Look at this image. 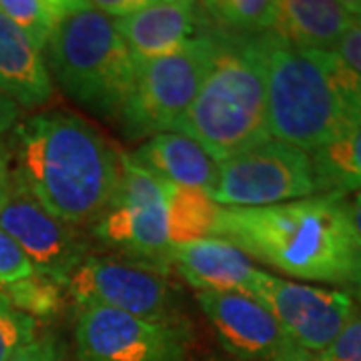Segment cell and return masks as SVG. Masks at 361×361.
<instances>
[{
	"label": "cell",
	"instance_id": "6da1fadb",
	"mask_svg": "<svg viewBox=\"0 0 361 361\" xmlns=\"http://www.w3.org/2000/svg\"><path fill=\"white\" fill-rule=\"evenodd\" d=\"M14 177L56 219L92 225L111 203L123 153L97 125L71 111L20 118L8 137Z\"/></svg>",
	"mask_w": 361,
	"mask_h": 361
},
{
	"label": "cell",
	"instance_id": "7a4b0ae2",
	"mask_svg": "<svg viewBox=\"0 0 361 361\" xmlns=\"http://www.w3.org/2000/svg\"><path fill=\"white\" fill-rule=\"evenodd\" d=\"M213 237L289 277L348 285L355 241L339 195L269 207H221Z\"/></svg>",
	"mask_w": 361,
	"mask_h": 361
},
{
	"label": "cell",
	"instance_id": "3957f363",
	"mask_svg": "<svg viewBox=\"0 0 361 361\" xmlns=\"http://www.w3.org/2000/svg\"><path fill=\"white\" fill-rule=\"evenodd\" d=\"M271 139L313 153L361 123V77L336 51L265 35Z\"/></svg>",
	"mask_w": 361,
	"mask_h": 361
},
{
	"label": "cell",
	"instance_id": "277c9868",
	"mask_svg": "<svg viewBox=\"0 0 361 361\" xmlns=\"http://www.w3.org/2000/svg\"><path fill=\"white\" fill-rule=\"evenodd\" d=\"M265 35L231 37L219 32L211 71L193 104L173 129L199 142L217 163L271 139Z\"/></svg>",
	"mask_w": 361,
	"mask_h": 361
},
{
	"label": "cell",
	"instance_id": "5b68a950",
	"mask_svg": "<svg viewBox=\"0 0 361 361\" xmlns=\"http://www.w3.org/2000/svg\"><path fill=\"white\" fill-rule=\"evenodd\" d=\"M42 54L51 78L75 103L90 115L118 123L133 90L137 63L111 16L89 0H80Z\"/></svg>",
	"mask_w": 361,
	"mask_h": 361
},
{
	"label": "cell",
	"instance_id": "8992f818",
	"mask_svg": "<svg viewBox=\"0 0 361 361\" xmlns=\"http://www.w3.org/2000/svg\"><path fill=\"white\" fill-rule=\"evenodd\" d=\"M217 49L219 32L203 28L179 51L137 63L129 101L116 123L125 139L147 141L153 135L175 129L193 104Z\"/></svg>",
	"mask_w": 361,
	"mask_h": 361
},
{
	"label": "cell",
	"instance_id": "52a82bcc",
	"mask_svg": "<svg viewBox=\"0 0 361 361\" xmlns=\"http://www.w3.org/2000/svg\"><path fill=\"white\" fill-rule=\"evenodd\" d=\"M90 235L123 257L169 271L173 243L167 183L123 153L116 191L103 215L90 225Z\"/></svg>",
	"mask_w": 361,
	"mask_h": 361
},
{
	"label": "cell",
	"instance_id": "ba28073f",
	"mask_svg": "<svg viewBox=\"0 0 361 361\" xmlns=\"http://www.w3.org/2000/svg\"><path fill=\"white\" fill-rule=\"evenodd\" d=\"M77 307L101 305L151 322L185 323L167 271L123 255H89L66 281Z\"/></svg>",
	"mask_w": 361,
	"mask_h": 361
},
{
	"label": "cell",
	"instance_id": "9c48e42d",
	"mask_svg": "<svg viewBox=\"0 0 361 361\" xmlns=\"http://www.w3.org/2000/svg\"><path fill=\"white\" fill-rule=\"evenodd\" d=\"M317 195L310 153L277 139L219 163L211 201L219 207H269Z\"/></svg>",
	"mask_w": 361,
	"mask_h": 361
},
{
	"label": "cell",
	"instance_id": "30bf717a",
	"mask_svg": "<svg viewBox=\"0 0 361 361\" xmlns=\"http://www.w3.org/2000/svg\"><path fill=\"white\" fill-rule=\"evenodd\" d=\"M189 351L185 323L151 322L101 305L78 307L77 361H189Z\"/></svg>",
	"mask_w": 361,
	"mask_h": 361
},
{
	"label": "cell",
	"instance_id": "8fae6325",
	"mask_svg": "<svg viewBox=\"0 0 361 361\" xmlns=\"http://www.w3.org/2000/svg\"><path fill=\"white\" fill-rule=\"evenodd\" d=\"M249 295L273 313L293 345L310 353L329 348L357 310L345 291L285 281L267 271H261Z\"/></svg>",
	"mask_w": 361,
	"mask_h": 361
},
{
	"label": "cell",
	"instance_id": "7c38bea8",
	"mask_svg": "<svg viewBox=\"0 0 361 361\" xmlns=\"http://www.w3.org/2000/svg\"><path fill=\"white\" fill-rule=\"evenodd\" d=\"M0 229L23 249L32 271L65 285L71 273L92 255L89 237L56 219L14 177L13 191L0 209Z\"/></svg>",
	"mask_w": 361,
	"mask_h": 361
},
{
	"label": "cell",
	"instance_id": "4fadbf2b",
	"mask_svg": "<svg viewBox=\"0 0 361 361\" xmlns=\"http://www.w3.org/2000/svg\"><path fill=\"white\" fill-rule=\"evenodd\" d=\"M197 303L231 360L269 361L289 343L279 322L255 297L235 291H199Z\"/></svg>",
	"mask_w": 361,
	"mask_h": 361
},
{
	"label": "cell",
	"instance_id": "5bb4252c",
	"mask_svg": "<svg viewBox=\"0 0 361 361\" xmlns=\"http://www.w3.org/2000/svg\"><path fill=\"white\" fill-rule=\"evenodd\" d=\"M113 20L135 63L179 51L205 28L193 0H147L139 11Z\"/></svg>",
	"mask_w": 361,
	"mask_h": 361
},
{
	"label": "cell",
	"instance_id": "9a60e30c",
	"mask_svg": "<svg viewBox=\"0 0 361 361\" xmlns=\"http://www.w3.org/2000/svg\"><path fill=\"white\" fill-rule=\"evenodd\" d=\"M169 269L175 267L180 277L199 291H235L249 295L261 275L253 259L225 239L205 237L171 245Z\"/></svg>",
	"mask_w": 361,
	"mask_h": 361
},
{
	"label": "cell",
	"instance_id": "2e32d148",
	"mask_svg": "<svg viewBox=\"0 0 361 361\" xmlns=\"http://www.w3.org/2000/svg\"><path fill=\"white\" fill-rule=\"evenodd\" d=\"M129 155L157 179L177 187L211 195L219 179V163L199 142L177 130L149 137Z\"/></svg>",
	"mask_w": 361,
	"mask_h": 361
},
{
	"label": "cell",
	"instance_id": "e0dca14e",
	"mask_svg": "<svg viewBox=\"0 0 361 361\" xmlns=\"http://www.w3.org/2000/svg\"><path fill=\"white\" fill-rule=\"evenodd\" d=\"M360 16V0H277L273 32L297 49L334 51Z\"/></svg>",
	"mask_w": 361,
	"mask_h": 361
},
{
	"label": "cell",
	"instance_id": "ac0fdd59",
	"mask_svg": "<svg viewBox=\"0 0 361 361\" xmlns=\"http://www.w3.org/2000/svg\"><path fill=\"white\" fill-rule=\"evenodd\" d=\"M0 90L20 111H37L54 97L44 54L26 39L25 32L0 13Z\"/></svg>",
	"mask_w": 361,
	"mask_h": 361
},
{
	"label": "cell",
	"instance_id": "d6986e66",
	"mask_svg": "<svg viewBox=\"0 0 361 361\" xmlns=\"http://www.w3.org/2000/svg\"><path fill=\"white\" fill-rule=\"evenodd\" d=\"M317 195L361 191V123L311 153Z\"/></svg>",
	"mask_w": 361,
	"mask_h": 361
},
{
	"label": "cell",
	"instance_id": "ffe728a7",
	"mask_svg": "<svg viewBox=\"0 0 361 361\" xmlns=\"http://www.w3.org/2000/svg\"><path fill=\"white\" fill-rule=\"evenodd\" d=\"M199 8L205 28L231 37H259L277 25V0H207Z\"/></svg>",
	"mask_w": 361,
	"mask_h": 361
},
{
	"label": "cell",
	"instance_id": "44dd1931",
	"mask_svg": "<svg viewBox=\"0 0 361 361\" xmlns=\"http://www.w3.org/2000/svg\"><path fill=\"white\" fill-rule=\"evenodd\" d=\"M167 183V180H165ZM171 211V243H185L213 237L221 207L203 191L167 183Z\"/></svg>",
	"mask_w": 361,
	"mask_h": 361
},
{
	"label": "cell",
	"instance_id": "7402d4cb",
	"mask_svg": "<svg viewBox=\"0 0 361 361\" xmlns=\"http://www.w3.org/2000/svg\"><path fill=\"white\" fill-rule=\"evenodd\" d=\"M80 0H0V13L18 26L40 52Z\"/></svg>",
	"mask_w": 361,
	"mask_h": 361
},
{
	"label": "cell",
	"instance_id": "603a6c76",
	"mask_svg": "<svg viewBox=\"0 0 361 361\" xmlns=\"http://www.w3.org/2000/svg\"><path fill=\"white\" fill-rule=\"evenodd\" d=\"M2 293L11 299L16 310L26 313L37 323L52 322L54 317H59L65 310L68 297L65 285L39 273H32L23 281L2 287Z\"/></svg>",
	"mask_w": 361,
	"mask_h": 361
},
{
	"label": "cell",
	"instance_id": "cb8c5ba5",
	"mask_svg": "<svg viewBox=\"0 0 361 361\" xmlns=\"http://www.w3.org/2000/svg\"><path fill=\"white\" fill-rule=\"evenodd\" d=\"M39 337V323L18 311L0 289V361H8Z\"/></svg>",
	"mask_w": 361,
	"mask_h": 361
},
{
	"label": "cell",
	"instance_id": "d4e9b609",
	"mask_svg": "<svg viewBox=\"0 0 361 361\" xmlns=\"http://www.w3.org/2000/svg\"><path fill=\"white\" fill-rule=\"evenodd\" d=\"M315 357L317 361H361V310H355L336 341Z\"/></svg>",
	"mask_w": 361,
	"mask_h": 361
},
{
	"label": "cell",
	"instance_id": "484cf974",
	"mask_svg": "<svg viewBox=\"0 0 361 361\" xmlns=\"http://www.w3.org/2000/svg\"><path fill=\"white\" fill-rule=\"evenodd\" d=\"M35 271L23 249L0 229V287L30 277Z\"/></svg>",
	"mask_w": 361,
	"mask_h": 361
},
{
	"label": "cell",
	"instance_id": "4316f807",
	"mask_svg": "<svg viewBox=\"0 0 361 361\" xmlns=\"http://www.w3.org/2000/svg\"><path fill=\"white\" fill-rule=\"evenodd\" d=\"M8 361H66L63 341L52 334H42Z\"/></svg>",
	"mask_w": 361,
	"mask_h": 361
},
{
	"label": "cell",
	"instance_id": "83f0119b",
	"mask_svg": "<svg viewBox=\"0 0 361 361\" xmlns=\"http://www.w3.org/2000/svg\"><path fill=\"white\" fill-rule=\"evenodd\" d=\"M334 51L361 77V16L349 26V30L339 39Z\"/></svg>",
	"mask_w": 361,
	"mask_h": 361
},
{
	"label": "cell",
	"instance_id": "f1b7e54d",
	"mask_svg": "<svg viewBox=\"0 0 361 361\" xmlns=\"http://www.w3.org/2000/svg\"><path fill=\"white\" fill-rule=\"evenodd\" d=\"M14 185L13 149L8 139H0V209L6 203Z\"/></svg>",
	"mask_w": 361,
	"mask_h": 361
},
{
	"label": "cell",
	"instance_id": "f546056e",
	"mask_svg": "<svg viewBox=\"0 0 361 361\" xmlns=\"http://www.w3.org/2000/svg\"><path fill=\"white\" fill-rule=\"evenodd\" d=\"M20 116H23L20 106L0 90V139L13 133L14 127L20 123Z\"/></svg>",
	"mask_w": 361,
	"mask_h": 361
},
{
	"label": "cell",
	"instance_id": "4dcf8cb0",
	"mask_svg": "<svg viewBox=\"0 0 361 361\" xmlns=\"http://www.w3.org/2000/svg\"><path fill=\"white\" fill-rule=\"evenodd\" d=\"M348 219L355 247H361V191H357L355 197L348 201Z\"/></svg>",
	"mask_w": 361,
	"mask_h": 361
},
{
	"label": "cell",
	"instance_id": "1f68e13d",
	"mask_svg": "<svg viewBox=\"0 0 361 361\" xmlns=\"http://www.w3.org/2000/svg\"><path fill=\"white\" fill-rule=\"evenodd\" d=\"M349 295L355 297L361 305V247H355V255H353V265L349 273Z\"/></svg>",
	"mask_w": 361,
	"mask_h": 361
},
{
	"label": "cell",
	"instance_id": "d6a6232c",
	"mask_svg": "<svg viewBox=\"0 0 361 361\" xmlns=\"http://www.w3.org/2000/svg\"><path fill=\"white\" fill-rule=\"evenodd\" d=\"M269 361H317L315 357V353H310V351H305V349L297 348L293 345L291 341L285 345L275 357H271Z\"/></svg>",
	"mask_w": 361,
	"mask_h": 361
},
{
	"label": "cell",
	"instance_id": "836d02e7",
	"mask_svg": "<svg viewBox=\"0 0 361 361\" xmlns=\"http://www.w3.org/2000/svg\"><path fill=\"white\" fill-rule=\"evenodd\" d=\"M207 361H235V360H219V357H213V360H207Z\"/></svg>",
	"mask_w": 361,
	"mask_h": 361
}]
</instances>
